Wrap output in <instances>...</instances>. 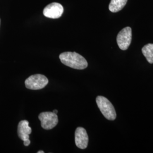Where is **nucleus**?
<instances>
[{"instance_id": "obj_13", "label": "nucleus", "mask_w": 153, "mask_h": 153, "mask_svg": "<svg viewBox=\"0 0 153 153\" xmlns=\"http://www.w3.org/2000/svg\"><path fill=\"white\" fill-rule=\"evenodd\" d=\"M44 151H42V150H40V151H39L38 152V153H44Z\"/></svg>"}, {"instance_id": "obj_11", "label": "nucleus", "mask_w": 153, "mask_h": 153, "mask_svg": "<svg viewBox=\"0 0 153 153\" xmlns=\"http://www.w3.org/2000/svg\"><path fill=\"white\" fill-rule=\"evenodd\" d=\"M30 140H29V139H28L27 140H25V141H24V142H23V143H24V145L25 146H28L30 144Z\"/></svg>"}, {"instance_id": "obj_1", "label": "nucleus", "mask_w": 153, "mask_h": 153, "mask_svg": "<svg viewBox=\"0 0 153 153\" xmlns=\"http://www.w3.org/2000/svg\"><path fill=\"white\" fill-rule=\"evenodd\" d=\"M59 58L62 64L75 69L82 70L88 67L86 60L76 52H65L61 53Z\"/></svg>"}, {"instance_id": "obj_7", "label": "nucleus", "mask_w": 153, "mask_h": 153, "mask_svg": "<svg viewBox=\"0 0 153 153\" xmlns=\"http://www.w3.org/2000/svg\"><path fill=\"white\" fill-rule=\"evenodd\" d=\"M75 142L76 146L81 149L88 147V137L86 131L82 127L77 128L75 131Z\"/></svg>"}, {"instance_id": "obj_10", "label": "nucleus", "mask_w": 153, "mask_h": 153, "mask_svg": "<svg viewBox=\"0 0 153 153\" xmlns=\"http://www.w3.org/2000/svg\"><path fill=\"white\" fill-rule=\"evenodd\" d=\"M143 55L150 64H153V44H146L142 48Z\"/></svg>"}, {"instance_id": "obj_4", "label": "nucleus", "mask_w": 153, "mask_h": 153, "mask_svg": "<svg viewBox=\"0 0 153 153\" xmlns=\"http://www.w3.org/2000/svg\"><path fill=\"white\" fill-rule=\"evenodd\" d=\"M39 119L41 121L42 127L47 130L52 129L58 123V116L53 112H42L39 115Z\"/></svg>"}, {"instance_id": "obj_6", "label": "nucleus", "mask_w": 153, "mask_h": 153, "mask_svg": "<svg viewBox=\"0 0 153 153\" xmlns=\"http://www.w3.org/2000/svg\"><path fill=\"white\" fill-rule=\"evenodd\" d=\"M63 12L64 8L60 4L53 2L48 5L44 8L43 14L44 16L47 18L57 19L61 16Z\"/></svg>"}, {"instance_id": "obj_12", "label": "nucleus", "mask_w": 153, "mask_h": 153, "mask_svg": "<svg viewBox=\"0 0 153 153\" xmlns=\"http://www.w3.org/2000/svg\"><path fill=\"white\" fill-rule=\"evenodd\" d=\"M53 113H55L56 114H57L58 113V111H57V109H55V110L53 111Z\"/></svg>"}, {"instance_id": "obj_14", "label": "nucleus", "mask_w": 153, "mask_h": 153, "mask_svg": "<svg viewBox=\"0 0 153 153\" xmlns=\"http://www.w3.org/2000/svg\"><path fill=\"white\" fill-rule=\"evenodd\" d=\"M0 22H1V20H0Z\"/></svg>"}, {"instance_id": "obj_3", "label": "nucleus", "mask_w": 153, "mask_h": 153, "mask_svg": "<svg viewBox=\"0 0 153 153\" xmlns=\"http://www.w3.org/2000/svg\"><path fill=\"white\" fill-rule=\"evenodd\" d=\"M48 79L42 74H35L29 76L25 81L26 87L30 90H40L46 86Z\"/></svg>"}, {"instance_id": "obj_8", "label": "nucleus", "mask_w": 153, "mask_h": 153, "mask_svg": "<svg viewBox=\"0 0 153 153\" xmlns=\"http://www.w3.org/2000/svg\"><path fill=\"white\" fill-rule=\"evenodd\" d=\"M31 128L29 126L27 120L21 121L18 126V134L23 141L29 139V136L31 133Z\"/></svg>"}, {"instance_id": "obj_9", "label": "nucleus", "mask_w": 153, "mask_h": 153, "mask_svg": "<svg viewBox=\"0 0 153 153\" xmlns=\"http://www.w3.org/2000/svg\"><path fill=\"white\" fill-rule=\"evenodd\" d=\"M128 0H111L109 5V10L112 13L120 11L126 6Z\"/></svg>"}, {"instance_id": "obj_2", "label": "nucleus", "mask_w": 153, "mask_h": 153, "mask_svg": "<svg viewBox=\"0 0 153 153\" xmlns=\"http://www.w3.org/2000/svg\"><path fill=\"white\" fill-rule=\"evenodd\" d=\"M96 102L102 114L109 120H114L116 117L115 108L108 99L102 96H98L96 98Z\"/></svg>"}, {"instance_id": "obj_5", "label": "nucleus", "mask_w": 153, "mask_h": 153, "mask_svg": "<svg viewBox=\"0 0 153 153\" xmlns=\"http://www.w3.org/2000/svg\"><path fill=\"white\" fill-rule=\"evenodd\" d=\"M116 40L118 46L121 50L126 51L128 49L131 43V28L126 27L121 30L117 36Z\"/></svg>"}]
</instances>
